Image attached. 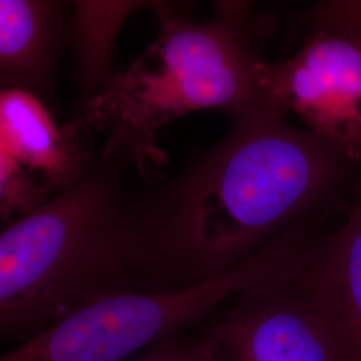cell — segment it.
<instances>
[{"instance_id":"cell-1","label":"cell","mask_w":361,"mask_h":361,"mask_svg":"<svg viewBox=\"0 0 361 361\" xmlns=\"http://www.w3.org/2000/svg\"><path fill=\"white\" fill-rule=\"evenodd\" d=\"M356 166L273 104L235 114L219 145L129 198L137 290L178 292L234 271L297 222L326 217Z\"/></svg>"},{"instance_id":"cell-2","label":"cell","mask_w":361,"mask_h":361,"mask_svg":"<svg viewBox=\"0 0 361 361\" xmlns=\"http://www.w3.org/2000/svg\"><path fill=\"white\" fill-rule=\"evenodd\" d=\"M158 35L122 71L79 104L75 122L106 135L101 157L123 155L145 178L166 154L158 134L180 116L219 109L233 116L267 104L262 75L269 15L247 1H217L198 22L182 3L152 1Z\"/></svg>"},{"instance_id":"cell-3","label":"cell","mask_w":361,"mask_h":361,"mask_svg":"<svg viewBox=\"0 0 361 361\" xmlns=\"http://www.w3.org/2000/svg\"><path fill=\"white\" fill-rule=\"evenodd\" d=\"M123 155L0 232V340L38 336L101 297L138 292Z\"/></svg>"},{"instance_id":"cell-4","label":"cell","mask_w":361,"mask_h":361,"mask_svg":"<svg viewBox=\"0 0 361 361\" xmlns=\"http://www.w3.org/2000/svg\"><path fill=\"white\" fill-rule=\"evenodd\" d=\"M214 290L198 285L171 293L119 292L54 324L0 361H128L155 343L183 334L216 308Z\"/></svg>"},{"instance_id":"cell-5","label":"cell","mask_w":361,"mask_h":361,"mask_svg":"<svg viewBox=\"0 0 361 361\" xmlns=\"http://www.w3.org/2000/svg\"><path fill=\"white\" fill-rule=\"evenodd\" d=\"M267 102L292 113L353 165L361 164V46L344 35L312 28L302 47L262 75Z\"/></svg>"},{"instance_id":"cell-6","label":"cell","mask_w":361,"mask_h":361,"mask_svg":"<svg viewBox=\"0 0 361 361\" xmlns=\"http://www.w3.org/2000/svg\"><path fill=\"white\" fill-rule=\"evenodd\" d=\"M298 277L255 288L219 308L202 332L201 361H336Z\"/></svg>"},{"instance_id":"cell-7","label":"cell","mask_w":361,"mask_h":361,"mask_svg":"<svg viewBox=\"0 0 361 361\" xmlns=\"http://www.w3.org/2000/svg\"><path fill=\"white\" fill-rule=\"evenodd\" d=\"M343 226L326 234L298 281L323 322L336 361H361V171Z\"/></svg>"},{"instance_id":"cell-8","label":"cell","mask_w":361,"mask_h":361,"mask_svg":"<svg viewBox=\"0 0 361 361\" xmlns=\"http://www.w3.org/2000/svg\"><path fill=\"white\" fill-rule=\"evenodd\" d=\"M85 133L75 121L61 126L37 94L0 89V146L51 192L74 188L95 164Z\"/></svg>"},{"instance_id":"cell-9","label":"cell","mask_w":361,"mask_h":361,"mask_svg":"<svg viewBox=\"0 0 361 361\" xmlns=\"http://www.w3.org/2000/svg\"><path fill=\"white\" fill-rule=\"evenodd\" d=\"M68 4L0 0V89L50 98L59 54L71 38Z\"/></svg>"},{"instance_id":"cell-10","label":"cell","mask_w":361,"mask_h":361,"mask_svg":"<svg viewBox=\"0 0 361 361\" xmlns=\"http://www.w3.org/2000/svg\"><path fill=\"white\" fill-rule=\"evenodd\" d=\"M152 1H75L71 4V38L79 49V78L83 99L98 90L109 78L110 54L123 20Z\"/></svg>"},{"instance_id":"cell-11","label":"cell","mask_w":361,"mask_h":361,"mask_svg":"<svg viewBox=\"0 0 361 361\" xmlns=\"http://www.w3.org/2000/svg\"><path fill=\"white\" fill-rule=\"evenodd\" d=\"M51 190L0 146V219L13 222L49 201Z\"/></svg>"},{"instance_id":"cell-12","label":"cell","mask_w":361,"mask_h":361,"mask_svg":"<svg viewBox=\"0 0 361 361\" xmlns=\"http://www.w3.org/2000/svg\"><path fill=\"white\" fill-rule=\"evenodd\" d=\"M312 28H323L361 46V0L320 1L312 11Z\"/></svg>"},{"instance_id":"cell-13","label":"cell","mask_w":361,"mask_h":361,"mask_svg":"<svg viewBox=\"0 0 361 361\" xmlns=\"http://www.w3.org/2000/svg\"><path fill=\"white\" fill-rule=\"evenodd\" d=\"M204 336H170L146 349L141 356L128 361H201Z\"/></svg>"}]
</instances>
